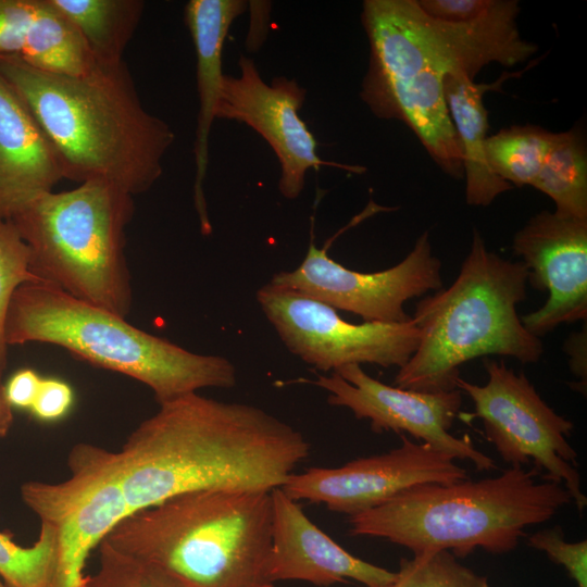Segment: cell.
Instances as JSON below:
<instances>
[{"mask_svg":"<svg viewBox=\"0 0 587 587\" xmlns=\"http://www.w3.org/2000/svg\"><path fill=\"white\" fill-rule=\"evenodd\" d=\"M37 0H0V54L21 55Z\"/></svg>","mask_w":587,"mask_h":587,"instance_id":"obj_30","label":"cell"},{"mask_svg":"<svg viewBox=\"0 0 587 587\" xmlns=\"http://www.w3.org/2000/svg\"><path fill=\"white\" fill-rule=\"evenodd\" d=\"M0 377H2V374H0Z\"/></svg>","mask_w":587,"mask_h":587,"instance_id":"obj_37","label":"cell"},{"mask_svg":"<svg viewBox=\"0 0 587 587\" xmlns=\"http://www.w3.org/2000/svg\"><path fill=\"white\" fill-rule=\"evenodd\" d=\"M71 475L57 484L29 482L21 487L24 503L57 534L53 587H85L86 561L95 547L128 516L115 451L90 444L74 446Z\"/></svg>","mask_w":587,"mask_h":587,"instance_id":"obj_10","label":"cell"},{"mask_svg":"<svg viewBox=\"0 0 587 587\" xmlns=\"http://www.w3.org/2000/svg\"><path fill=\"white\" fill-rule=\"evenodd\" d=\"M271 491L205 489L138 510L104 538L188 587H276Z\"/></svg>","mask_w":587,"mask_h":587,"instance_id":"obj_4","label":"cell"},{"mask_svg":"<svg viewBox=\"0 0 587 587\" xmlns=\"http://www.w3.org/2000/svg\"><path fill=\"white\" fill-rule=\"evenodd\" d=\"M0 76L47 135L64 178L107 182L135 196L162 175L175 134L143 108L123 61L68 76L0 54Z\"/></svg>","mask_w":587,"mask_h":587,"instance_id":"obj_2","label":"cell"},{"mask_svg":"<svg viewBox=\"0 0 587 587\" xmlns=\"http://www.w3.org/2000/svg\"><path fill=\"white\" fill-rule=\"evenodd\" d=\"M540 474L535 467L510 466L480 480L415 486L348 516L349 532L388 540L413 555L445 550L461 558L478 548L510 552L528 526L573 503L562 484Z\"/></svg>","mask_w":587,"mask_h":587,"instance_id":"obj_5","label":"cell"},{"mask_svg":"<svg viewBox=\"0 0 587 587\" xmlns=\"http://www.w3.org/2000/svg\"><path fill=\"white\" fill-rule=\"evenodd\" d=\"M329 392L327 402L349 409L357 419H366L375 433L394 430L439 449L455 460H467L478 471L495 467L494 460L474 447L467 437L450 434L459 414V389L425 392L386 385L367 375L358 364H349L309 380Z\"/></svg>","mask_w":587,"mask_h":587,"instance_id":"obj_14","label":"cell"},{"mask_svg":"<svg viewBox=\"0 0 587 587\" xmlns=\"http://www.w3.org/2000/svg\"><path fill=\"white\" fill-rule=\"evenodd\" d=\"M72 387L58 378H42L30 407L33 415L43 422H53L67 414L73 405Z\"/></svg>","mask_w":587,"mask_h":587,"instance_id":"obj_31","label":"cell"},{"mask_svg":"<svg viewBox=\"0 0 587 587\" xmlns=\"http://www.w3.org/2000/svg\"><path fill=\"white\" fill-rule=\"evenodd\" d=\"M333 239L319 249L311 233L302 263L294 271L274 274L270 283L357 314L364 322L382 323L409 321L404 303L442 287L441 263L432 253L428 232L400 263L374 273L349 270L333 260L327 253Z\"/></svg>","mask_w":587,"mask_h":587,"instance_id":"obj_12","label":"cell"},{"mask_svg":"<svg viewBox=\"0 0 587 587\" xmlns=\"http://www.w3.org/2000/svg\"><path fill=\"white\" fill-rule=\"evenodd\" d=\"M0 587H8L0 577Z\"/></svg>","mask_w":587,"mask_h":587,"instance_id":"obj_36","label":"cell"},{"mask_svg":"<svg viewBox=\"0 0 587 587\" xmlns=\"http://www.w3.org/2000/svg\"><path fill=\"white\" fill-rule=\"evenodd\" d=\"M257 300L286 348L322 372L349 364L403 366L417 349L412 319L352 324L336 309L289 288L265 284Z\"/></svg>","mask_w":587,"mask_h":587,"instance_id":"obj_11","label":"cell"},{"mask_svg":"<svg viewBox=\"0 0 587 587\" xmlns=\"http://www.w3.org/2000/svg\"><path fill=\"white\" fill-rule=\"evenodd\" d=\"M21 57L50 73L80 76L97 64L77 27L52 3L37 0Z\"/></svg>","mask_w":587,"mask_h":587,"instance_id":"obj_21","label":"cell"},{"mask_svg":"<svg viewBox=\"0 0 587 587\" xmlns=\"http://www.w3.org/2000/svg\"><path fill=\"white\" fill-rule=\"evenodd\" d=\"M565 351L571 357V369L579 379L580 391H583V382L586 385V325L584 329L572 334L564 344Z\"/></svg>","mask_w":587,"mask_h":587,"instance_id":"obj_33","label":"cell"},{"mask_svg":"<svg viewBox=\"0 0 587 587\" xmlns=\"http://www.w3.org/2000/svg\"><path fill=\"white\" fill-rule=\"evenodd\" d=\"M557 133L537 125H513L488 136L486 160L491 172L512 187L532 186Z\"/></svg>","mask_w":587,"mask_h":587,"instance_id":"obj_24","label":"cell"},{"mask_svg":"<svg viewBox=\"0 0 587 587\" xmlns=\"http://www.w3.org/2000/svg\"><path fill=\"white\" fill-rule=\"evenodd\" d=\"M41 282L32 272V254L15 225L0 218V374L7 364L4 325L12 297L25 283Z\"/></svg>","mask_w":587,"mask_h":587,"instance_id":"obj_27","label":"cell"},{"mask_svg":"<svg viewBox=\"0 0 587 587\" xmlns=\"http://www.w3.org/2000/svg\"><path fill=\"white\" fill-rule=\"evenodd\" d=\"M64 178L47 135L0 76V218L10 220Z\"/></svg>","mask_w":587,"mask_h":587,"instance_id":"obj_18","label":"cell"},{"mask_svg":"<svg viewBox=\"0 0 587 587\" xmlns=\"http://www.w3.org/2000/svg\"><path fill=\"white\" fill-rule=\"evenodd\" d=\"M116 313L79 300L45 282L14 292L4 325L8 346L51 344L74 357L147 385L159 404L201 388H232L234 363L188 351L129 324Z\"/></svg>","mask_w":587,"mask_h":587,"instance_id":"obj_7","label":"cell"},{"mask_svg":"<svg viewBox=\"0 0 587 587\" xmlns=\"http://www.w3.org/2000/svg\"><path fill=\"white\" fill-rule=\"evenodd\" d=\"M488 380L475 385L461 376L455 387L474 403V416L503 462L510 466L533 467L544 477L562 484L582 513L587 497L576 469L577 452L567 437L573 423L558 414L538 395L523 372L516 374L503 362L486 360Z\"/></svg>","mask_w":587,"mask_h":587,"instance_id":"obj_9","label":"cell"},{"mask_svg":"<svg viewBox=\"0 0 587 587\" xmlns=\"http://www.w3.org/2000/svg\"><path fill=\"white\" fill-rule=\"evenodd\" d=\"M401 446L359 458L338 467H311L292 473L280 487L291 499L325 504L348 516L376 508L397 495L424 484L466 479L457 460L428 444L400 434Z\"/></svg>","mask_w":587,"mask_h":587,"instance_id":"obj_13","label":"cell"},{"mask_svg":"<svg viewBox=\"0 0 587 587\" xmlns=\"http://www.w3.org/2000/svg\"><path fill=\"white\" fill-rule=\"evenodd\" d=\"M243 0H190L185 7V21L197 55V87L199 113L195 140L196 177L193 185L195 207L201 232L209 235V220L203 192L209 155V135L220 97L224 74L222 73L223 45L233 22L247 9Z\"/></svg>","mask_w":587,"mask_h":587,"instance_id":"obj_19","label":"cell"},{"mask_svg":"<svg viewBox=\"0 0 587 587\" xmlns=\"http://www.w3.org/2000/svg\"><path fill=\"white\" fill-rule=\"evenodd\" d=\"M41 379L38 373L32 369H22L15 372L4 385L5 396L11 407L30 409Z\"/></svg>","mask_w":587,"mask_h":587,"instance_id":"obj_32","label":"cell"},{"mask_svg":"<svg viewBox=\"0 0 587 587\" xmlns=\"http://www.w3.org/2000/svg\"><path fill=\"white\" fill-rule=\"evenodd\" d=\"M57 573V534L41 523L38 539L22 547L0 533V577L8 587H53Z\"/></svg>","mask_w":587,"mask_h":587,"instance_id":"obj_25","label":"cell"},{"mask_svg":"<svg viewBox=\"0 0 587 587\" xmlns=\"http://www.w3.org/2000/svg\"><path fill=\"white\" fill-rule=\"evenodd\" d=\"M133 196L101 180L46 192L10 221L32 254L41 282L123 317L133 302L125 230Z\"/></svg>","mask_w":587,"mask_h":587,"instance_id":"obj_8","label":"cell"},{"mask_svg":"<svg viewBox=\"0 0 587 587\" xmlns=\"http://www.w3.org/2000/svg\"><path fill=\"white\" fill-rule=\"evenodd\" d=\"M395 583V582H394ZM379 585V586H364V587H395V584Z\"/></svg>","mask_w":587,"mask_h":587,"instance_id":"obj_35","label":"cell"},{"mask_svg":"<svg viewBox=\"0 0 587 587\" xmlns=\"http://www.w3.org/2000/svg\"><path fill=\"white\" fill-rule=\"evenodd\" d=\"M304 435L267 411L192 392L161 403L116 451L128 515L205 489L271 491L310 453Z\"/></svg>","mask_w":587,"mask_h":587,"instance_id":"obj_1","label":"cell"},{"mask_svg":"<svg viewBox=\"0 0 587 587\" xmlns=\"http://www.w3.org/2000/svg\"><path fill=\"white\" fill-rule=\"evenodd\" d=\"M528 268L489 251L474 230L470 251L455 280L422 299L412 319L417 349L399 369L395 386L425 392L457 389L460 366L497 354L535 363L544 352L516 307L526 298Z\"/></svg>","mask_w":587,"mask_h":587,"instance_id":"obj_6","label":"cell"},{"mask_svg":"<svg viewBox=\"0 0 587 587\" xmlns=\"http://www.w3.org/2000/svg\"><path fill=\"white\" fill-rule=\"evenodd\" d=\"M99 547V567L87 575L85 587H188L164 571L123 553L104 539Z\"/></svg>","mask_w":587,"mask_h":587,"instance_id":"obj_28","label":"cell"},{"mask_svg":"<svg viewBox=\"0 0 587 587\" xmlns=\"http://www.w3.org/2000/svg\"><path fill=\"white\" fill-rule=\"evenodd\" d=\"M272 546L267 576L272 583L303 580L330 586L352 579L364 586L392 584L396 572L345 550L303 512L280 487L271 490Z\"/></svg>","mask_w":587,"mask_h":587,"instance_id":"obj_17","label":"cell"},{"mask_svg":"<svg viewBox=\"0 0 587 587\" xmlns=\"http://www.w3.org/2000/svg\"><path fill=\"white\" fill-rule=\"evenodd\" d=\"M522 72L508 73L492 83H474L466 76L448 75L444 93L462 154L465 176V199L474 207H488L500 193L513 187L497 177L486 160L485 146L488 132V112L484 95L501 90L502 84Z\"/></svg>","mask_w":587,"mask_h":587,"instance_id":"obj_20","label":"cell"},{"mask_svg":"<svg viewBox=\"0 0 587 587\" xmlns=\"http://www.w3.org/2000/svg\"><path fill=\"white\" fill-rule=\"evenodd\" d=\"M77 27L98 63L123 61L145 3L139 0H51Z\"/></svg>","mask_w":587,"mask_h":587,"instance_id":"obj_22","label":"cell"},{"mask_svg":"<svg viewBox=\"0 0 587 587\" xmlns=\"http://www.w3.org/2000/svg\"><path fill=\"white\" fill-rule=\"evenodd\" d=\"M528 545L562 565L577 587H587V540L566 541L559 526L530 535Z\"/></svg>","mask_w":587,"mask_h":587,"instance_id":"obj_29","label":"cell"},{"mask_svg":"<svg viewBox=\"0 0 587 587\" xmlns=\"http://www.w3.org/2000/svg\"><path fill=\"white\" fill-rule=\"evenodd\" d=\"M396 574L395 587H490L486 576L461 564L445 550L403 559Z\"/></svg>","mask_w":587,"mask_h":587,"instance_id":"obj_26","label":"cell"},{"mask_svg":"<svg viewBox=\"0 0 587 587\" xmlns=\"http://www.w3.org/2000/svg\"><path fill=\"white\" fill-rule=\"evenodd\" d=\"M512 249L533 287L548 291L538 310L521 319L540 337L561 324L587 319V220L542 211L514 235Z\"/></svg>","mask_w":587,"mask_h":587,"instance_id":"obj_16","label":"cell"},{"mask_svg":"<svg viewBox=\"0 0 587 587\" xmlns=\"http://www.w3.org/2000/svg\"><path fill=\"white\" fill-rule=\"evenodd\" d=\"M238 77L224 74L215 118L242 122L259 133L276 154L282 174L278 188L283 197L296 199L304 188L305 174L313 167L335 166L352 173L364 167L322 160L317 142L298 111L305 89L284 76L265 83L253 60L240 55Z\"/></svg>","mask_w":587,"mask_h":587,"instance_id":"obj_15","label":"cell"},{"mask_svg":"<svg viewBox=\"0 0 587 587\" xmlns=\"http://www.w3.org/2000/svg\"><path fill=\"white\" fill-rule=\"evenodd\" d=\"M370 43L361 99L378 118L404 123L439 167L454 178L463 154L444 93L448 75L470 79L487 65L472 29L427 15L416 0H365Z\"/></svg>","mask_w":587,"mask_h":587,"instance_id":"obj_3","label":"cell"},{"mask_svg":"<svg viewBox=\"0 0 587 587\" xmlns=\"http://www.w3.org/2000/svg\"><path fill=\"white\" fill-rule=\"evenodd\" d=\"M532 187L552 199L555 213L587 220V150L577 128L555 134Z\"/></svg>","mask_w":587,"mask_h":587,"instance_id":"obj_23","label":"cell"},{"mask_svg":"<svg viewBox=\"0 0 587 587\" xmlns=\"http://www.w3.org/2000/svg\"><path fill=\"white\" fill-rule=\"evenodd\" d=\"M12 407L9 403L5 391H4V385L1 382L0 377V437H4L13 422V411Z\"/></svg>","mask_w":587,"mask_h":587,"instance_id":"obj_34","label":"cell"}]
</instances>
